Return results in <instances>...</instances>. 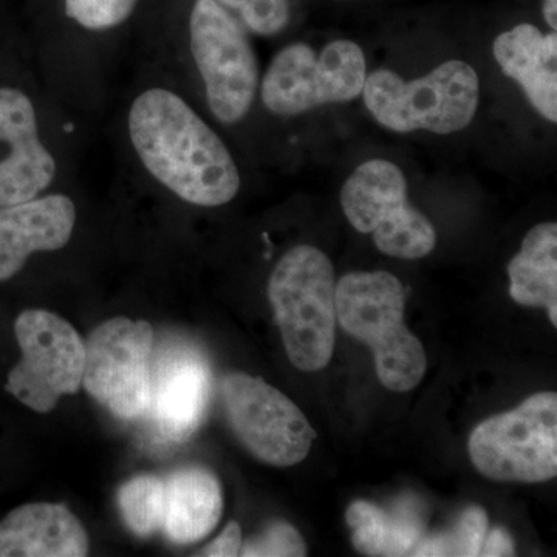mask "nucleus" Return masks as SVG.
I'll list each match as a JSON object with an SVG mask.
<instances>
[{"label": "nucleus", "instance_id": "1", "mask_svg": "<svg viewBox=\"0 0 557 557\" xmlns=\"http://www.w3.org/2000/svg\"><path fill=\"white\" fill-rule=\"evenodd\" d=\"M141 65L119 120L120 148L135 178L188 207L231 203L242 172L230 146L168 73Z\"/></svg>", "mask_w": 557, "mask_h": 557}, {"label": "nucleus", "instance_id": "2", "mask_svg": "<svg viewBox=\"0 0 557 557\" xmlns=\"http://www.w3.org/2000/svg\"><path fill=\"white\" fill-rule=\"evenodd\" d=\"M146 62L163 70L201 112L222 127L251 115L260 84L251 33L218 0H193L183 32L153 49Z\"/></svg>", "mask_w": 557, "mask_h": 557}, {"label": "nucleus", "instance_id": "3", "mask_svg": "<svg viewBox=\"0 0 557 557\" xmlns=\"http://www.w3.org/2000/svg\"><path fill=\"white\" fill-rule=\"evenodd\" d=\"M0 207L35 199L73 180L78 119L53 97L0 86Z\"/></svg>", "mask_w": 557, "mask_h": 557}, {"label": "nucleus", "instance_id": "4", "mask_svg": "<svg viewBox=\"0 0 557 557\" xmlns=\"http://www.w3.org/2000/svg\"><path fill=\"white\" fill-rule=\"evenodd\" d=\"M336 321L368 344L384 387L409 392L423 380L426 350L405 322V287L387 271H355L336 282Z\"/></svg>", "mask_w": 557, "mask_h": 557}, {"label": "nucleus", "instance_id": "5", "mask_svg": "<svg viewBox=\"0 0 557 557\" xmlns=\"http://www.w3.org/2000/svg\"><path fill=\"white\" fill-rule=\"evenodd\" d=\"M269 299L288 359L302 372L329 366L336 339V277L321 249L298 245L269 278Z\"/></svg>", "mask_w": 557, "mask_h": 557}, {"label": "nucleus", "instance_id": "6", "mask_svg": "<svg viewBox=\"0 0 557 557\" xmlns=\"http://www.w3.org/2000/svg\"><path fill=\"white\" fill-rule=\"evenodd\" d=\"M366 108L381 126L398 134L428 131L450 135L467 129L479 109L478 72L465 61H446L426 76L405 81L394 70L366 76Z\"/></svg>", "mask_w": 557, "mask_h": 557}, {"label": "nucleus", "instance_id": "7", "mask_svg": "<svg viewBox=\"0 0 557 557\" xmlns=\"http://www.w3.org/2000/svg\"><path fill=\"white\" fill-rule=\"evenodd\" d=\"M366 76L364 51L354 40H333L321 51L293 42L278 50L260 75L258 100L270 115L292 119L357 100Z\"/></svg>", "mask_w": 557, "mask_h": 557}, {"label": "nucleus", "instance_id": "8", "mask_svg": "<svg viewBox=\"0 0 557 557\" xmlns=\"http://www.w3.org/2000/svg\"><path fill=\"white\" fill-rule=\"evenodd\" d=\"M341 207L350 225L370 234L375 247L391 258H426L437 245V231L409 203L408 180L392 161L359 164L341 189Z\"/></svg>", "mask_w": 557, "mask_h": 557}, {"label": "nucleus", "instance_id": "9", "mask_svg": "<svg viewBox=\"0 0 557 557\" xmlns=\"http://www.w3.org/2000/svg\"><path fill=\"white\" fill-rule=\"evenodd\" d=\"M469 456L497 482H547L557 474V394L539 392L518 409L487 418L472 431Z\"/></svg>", "mask_w": 557, "mask_h": 557}, {"label": "nucleus", "instance_id": "10", "mask_svg": "<svg viewBox=\"0 0 557 557\" xmlns=\"http://www.w3.org/2000/svg\"><path fill=\"white\" fill-rule=\"evenodd\" d=\"M21 361L5 391L38 413H49L83 383L86 344L65 319L47 310L22 311L14 324Z\"/></svg>", "mask_w": 557, "mask_h": 557}, {"label": "nucleus", "instance_id": "11", "mask_svg": "<svg viewBox=\"0 0 557 557\" xmlns=\"http://www.w3.org/2000/svg\"><path fill=\"white\" fill-rule=\"evenodd\" d=\"M83 384L121 420L148 416L152 395L153 329L148 321L113 318L86 341Z\"/></svg>", "mask_w": 557, "mask_h": 557}, {"label": "nucleus", "instance_id": "12", "mask_svg": "<svg viewBox=\"0 0 557 557\" xmlns=\"http://www.w3.org/2000/svg\"><path fill=\"white\" fill-rule=\"evenodd\" d=\"M222 395L234 434L260 461L288 468L309 456L317 432L302 410L276 387L236 372L223 379Z\"/></svg>", "mask_w": 557, "mask_h": 557}, {"label": "nucleus", "instance_id": "13", "mask_svg": "<svg viewBox=\"0 0 557 557\" xmlns=\"http://www.w3.org/2000/svg\"><path fill=\"white\" fill-rule=\"evenodd\" d=\"M138 5L139 0H64V16L75 32L76 42L51 76L50 90L64 72L76 44L83 40L60 95L62 108L76 119L90 116L91 110L100 106L109 60L102 42L126 27Z\"/></svg>", "mask_w": 557, "mask_h": 557}, {"label": "nucleus", "instance_id": "14", "mask_svg": "<svg viewBox=\"0 0 557 557\" xmlns=\"http://www.w3.org/2000/svg\"><path fill=\"white\" fill-rule=\"evenodd\" d=\"M78 219V200L65 186L0 207V282L17 276L33 256L67 247Z\"/></svg>", "mask_w": 557, "mask_h": 557}, {"label": "nucleus", "instance_id": "15", "mask_svg": "<svg viewBox=\"0 0 557 557\" xmlns=\"http://www.w3.org/2000/svg\"><path fill=\"white\" fill-rule=\"evenodd\" d=\"M208 362L190 348H177L152 369L149 412L163 437L185 442L200 428L211 398Z\"/></svg>", "mask_w": 557, "mask_h": 557}, {"label": "nucleus", "instance_id": "16", "mask_svg": "<svg viewBox=\"0 0 557 557\" xmlns=\"http://www.w3.org/2000/svg\"><path fill=\"white\" fill-rule=\"evenodd\" d=\"M89 534L64 504H27L0 522V557H84Z\"/></svg>", "mask_w": 557, "mask_h": 557}, {"label": "nucleus", "instance_id": "17", "mask_svg": "<svg viewBox=\"0 0 557 557\" xmlns=\"http://www.w3.org/2000/svg\"><path fill=\"white\" fill-rule=\"evenodd\" d=\"M498 67L522 87L534 109L557 123V35H544L531 24L516 25L494 40Z\"/></svg>", "mask_w": 557, "mask_h": 557}, {"label": "nucleus", "instance_id": "18", "mask_svg": "<svg viewBox=\"0 0 557 557\" xmlns=\"http://www.w3.org/2000/svg\"><path fill=\"white\" fill-rule=\"evenodd\" d=\"M222 512V486L207 469H178L164 480L161 530L174 544H196L209 536L218 527Z\"/></svg>", "mask_w": 557, "mask_h": 557}, {"label": "nucleus", "instance_id": "19", "mask_svg": "<svg viewBox=\"0 0 557 557\" xmlns=\"http://www.w3.org/2000/svg\"><path fill=\"white\" fill-rule=\"evenodd\" d=\"M346 520L354 547L368 556H412L426 528L420 502L409 497L399 498L387 509L370 502H354Z\"/></svg>", "mask_w": 557, "mask_h": 557}, {"label": "nucleus", "instance_id": "20", "mask_svg": "<svg viewBox=\"0 0 557 557\" xmlns=\"http://www.w3.org/2000/svg\"><path fill=\"white\" fill-rule=\"evenodd\" d=\"M509 295L527 307H544L557 327V225L533 226L508 265Z\"/></svg>", "mask_w": 557, "mask_h": 557}, {"label": "nucleus", "instance_id": "21", "mask_svg": "<svg viewBox=\"0 0 557 557\" xmlns=\"http://www.w3.org/2000/svg\"><path fill=\"white\" fill-rule=\"evenodd\" d=\"M121 518L137 537H150L163 527L164 480L153 474H138L116 493Z\"/></svg>", "mask_w": 557, "mask_h": 557}, {"label": "nucleus", "instance_id": "22", "mask_svg": "<svg viewBox=\"0 0 557 557\" xmlns=\"http://www.w3.org/2000/svg\"><path fill=\"white\" fill-rule=\"evenodd\" d=\"M487 530H490V523H487L485 509L480 507L465 509L458 518L456 527L443 531V533L421 537L412 556H480Z\"/></svg>", "mask_w": 557, "mask_h": 557}, {"label": "nucleus", "instance_id": "23", "mask_svg": "<svg viewBox=\"0 0 557 557\" xmlns=\"http://www.w3.org/2000/svg\"><path fill=\"white\" fill-rule=\"evenodd\" d=\"M251 35L273 38L292 21L288 0H218Z\"/></svg>", "mask_w": 557, "mask_h": 557}, {"label": "nucleus", "instance_id": "24", "mask_svg": "<svg viewBox=\"0 0 557 557\" xmlns=\"http://www.w3.org/2000/svg\"><path fill=\"white\" fill-rule=\"evenodd\" d=\"M240 556L302 557L307 556V545L295 527L278 520L271 523L262 534L242 545Z\"/></svg>", "mask_w": 557, "mask_h": 557}, {"label": "nucleus", "instance_id": "25", "mask_svg": "<svg viewBox=\"0 0 557 557\" xmlns=\"http://www.w3.org/2000/svg\"><path fill=\"white\" fill-rule=\"evenodd\" d=\"M242 530L237 522H230L222 534L214 539L207 547L201 548L197 556L234 557L240 555Z\"/></svg>", "mask_w": 557, "mask_h": 557}, {"label": "nucleus", "instance_id": "26", "mask_svg": "<svg viewBox=\"0 0 557 557\" xmlns=\"http://www.w3.org/2000/svg\"><path fill=\"white\" fill-rule=\"evenodd\" d=\"M516 555L515 542L504 528H494L487 530L485 541H483L480 556L485 557H508Z\"/></svg>", "mask_w": 557, "mask_h": 557}, {"label": "nucleus", "instance_id": "27", "mask_svg": "<svg viewBox=\"0 0 557 557\" xmlns=\"http://www.w3.org/2000/svg\"><path fill=\"white\" fill-rule=\"evenodd\" d=\"M542 13H544L545 22L553 32L557 30V0H544L542 5Z\"/></svg>", "mask_w": 557, "mask_h": 557}]
</instances>
